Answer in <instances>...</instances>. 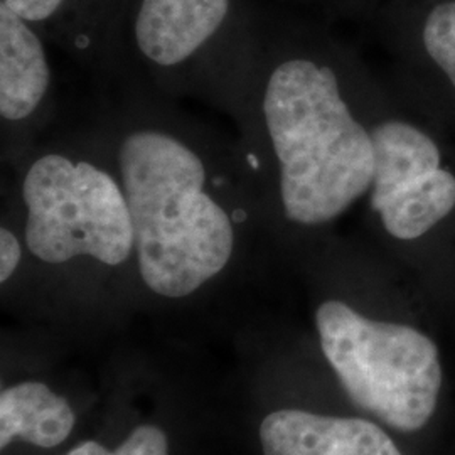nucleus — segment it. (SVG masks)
Instances as JSON below:
<instances>
[{
	"label": "nucleus",
	"instance_id": "f257e3e1",
	"mask_svg": "<svg viewBox=\"0 0 455 455\" xmlns=\"http://www.w3.org/2000/svg\"><path fill=\"white\" fill-rule=\"evenodd\" d=\"M137 88L98 125L129 201L139 280L184 300L227 272L244 231L267 223L260 184L240 137Z\"/></svg>",
	"mask_w": 455,
	"mask_h": 455
},
{
	"label": "nucleus",
	"instance_id": "f03ea898",
	"mask_svg": "<svg viewBox=\"0 0 455 455\" xmlns=\"http://www.w3.org/2000/svg\"><path fill=\"white\" fill-rule=\"evenodd\" d=\"M347 73L265 16L238 137L260 184L267 223L319 229L366 197L374 148Z\"/></svg>",
	"mask_w": 455,
	"mask_h": 455
},
{
	"label": "nucleus",
	"instance_id": "7ed1b4c3",
	"mask_svg": "<svg viewBox=\"0 0 455 455\" xmlns=\"http://www.w3.org/2000/svg\"><path fill=\"white\" fill-rule=\"evenodd\" d=\"M11 169L4 208L31 259L48 267L135 265L129 201L98 124L36 144Z\"/></svg>",
	"mask_w": 455,
	"mask_h": 455
},
{
	"label": "nucleus",
	"instance_id": "20e7f679",
	"mask_svg": "<svg viewBox=\"0 0 455 455\" xmlns=\"http://www.w3.org/2000/svg\"><path fill=\"white\" fill-rule=\"evenodd\" d=\"M263 11L248 0H131L125 76L161 97L196 98L242 120L261 44Z\"/></svg>",
	"mask_w": 455,
	"mask_h": 455
},
{
	"label": "nucleus",
	"instance_id": "39448f33",
	"mask_svg": "<svg viewBox=\"0 0 455 455\" xmlns=\"http://www.w3.org/2000/svg\"><path fill=\"white\" fill-rule=\"evenodd\" d=\"M319 341L356 407L400 432L432 419L442 387L435 342L411 325L366 317L339 299L315 309Z\"/></svg>",
	"mask_w": 455,
	"mask_h": 455
},
{
	"label": "nucleus",
	"instance_id": "423d86ee",
	"mask_svg": "<svg viewBox=\"0 0 455 455\" xmlns=\"http://www.w3.org/2000/svg\"><path fill=\"white\" fill-rule=\"evenodd\" d=\"M54 73L48 41L0 4V125L4 164H14L37 144L52 116Z\"/></svg>",
	"mask_w": 455,
	"mask_h": 455
},
{
	"label": "nucleus",
	"instance_id": "0eeeda50",
	"mask_svg": "<svg viewBox=\"0 0 455 455\" xmlns=\"http://www.w3.org/2000/svg\"><path fill=\"white\" fill-rule=\"evenodd\" d=\"M131 0H0L56 48L101 76H125L124 26Z\"/></svg>",
	"mask_w": 455,
	"mask_h": 455
},
{
	"label": "nucleus",
	"instance_id": "6e6552de",
	"mask_svg": "<svg viewBox=\"0 0 455 455\" xmlns=\"http://www.w3.org/2000/svg\"><path fill=\"white\" fill-rule=\"evenodd\" d=\"M263 455H402L378 425L304 410H278L260 425Z\"/></svg>",
	"mask_w": 455,
	"mask_h": 455
},
{
	"label": "nucleus",
	"instance_id": "1a4fd4ad",
	"mask_svg": "<svg viewBox=\"0 0 455 455\" xmlns=\"http://www.w3.org/2000/svg\"><path fill=\"white\" fill-rule=\"evenodd\" d=\"M374 172L368 204L442 167V148L419 125L398 116L370 118Z\"/></svg>",
	"mask_w": 455,
	"mask_h": 455
},
{
	"label": "nucleus",
	"instance_id": "9d476101",
	"mask_svg": "<svg viewBox=\"0 0 455 455\" xmlns=\"http://www.w3.org/2000/svg\"><path fill=\"white\" fill-rule=\"evenodd\" d=\"M76 422L63 396L37 381L19 383L0 395V447L16 439L51 449L65 442Z\"/></svg>",
	"mask_w": 455,
	"mask_h": 455
},
{
	"label": "nucleus",
	"instance_id": "9b49d317",
	"mask_svg": "<svg viewBox=\"0 0 455 455\" xmlns=\"http://www.w3.org/2000/svg\"><path fill=\"white\" fill-rule=\"evenodd\" d=\"M370 212L387 235L411 242L422 238L455 210V172L439 167L390 196L370 203Z\"/></svg>",
	"mask_w": 455,
	"mask_h": 455
},
{
	"label": "nucleus",
	"instance_id": "f8f14e48",
	"mask_svg": "<svg viewBox=\"0 0 455 455\" xmlns=\"http://www.w3.org/2000/svg\"><path fill=\"white\" fill-rule=\"evenodd\" d=\"M423 46L455 92V0L439 4L425 19Z\"/></svg>",
	"mask_w": 455,
	"mask_h": 455
},
{
	"label": "nucleus",
	"instance_id": "ddd939ff",
	"mask_svg": "<svg viewBox=\"0 0 455 455\" xmlns=\"http://www.w3.org/2000/svg\"><path fill=\"white\" fill-rule=\"evenodd\" d=\"M66 455H169V440L159 427L140 425L115 451L88 440Z\"/></svg>",
	"mask_w": 455,
	"mask_h": 455
},
{
	"label": "nucleus",
	"instance_id": "4468645a",
	"mask_svg": "<svg viewBox=\"0 0 455 455\" xmlns=\"http://www.w3.org/2000/svg\"><path fill=\"white\" fill-rule=\"evenodd\" d=\"M26 255L24 242L16 220L5 208L2 210V225H0V282L5 285L22 263Z\"/></svg>",
	"mask_w": 455,
	"mask_h": 455
}]
</instances>
